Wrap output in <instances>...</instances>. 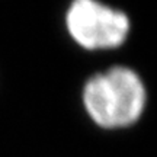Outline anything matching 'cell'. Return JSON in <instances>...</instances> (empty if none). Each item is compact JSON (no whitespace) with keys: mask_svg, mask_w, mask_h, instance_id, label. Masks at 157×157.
<instances>
[{"mask_svg":"<svg viewBox=\"0 0 157 157\" xmlns=\"http://www.w3.org/2000/svg\"><path fill=\"white\" fill-rule=\"evenodd\" d=\"M83 103L98 125L122 128L140 119L146 109L147 90L137 71L117 66L86 82Z\"/></svg>","mask_w":157,"mask_h":157,"instance_id":"1","label":"cell"},{"mask_svg":"<svg viewBox=\"0 0 157 157\" xmlns=\"http://www.w3.org/2000/svg\"><path fill=\"white\" fill-rule=\"evenodd\" d=\"M67 29L84 48H115L129 34V19L121 10L95 0H76L66 15Z\"/></svg>","mask_w":157,"mask_h":157,"instance_id":"2","label":"cell"}]
</instances>
